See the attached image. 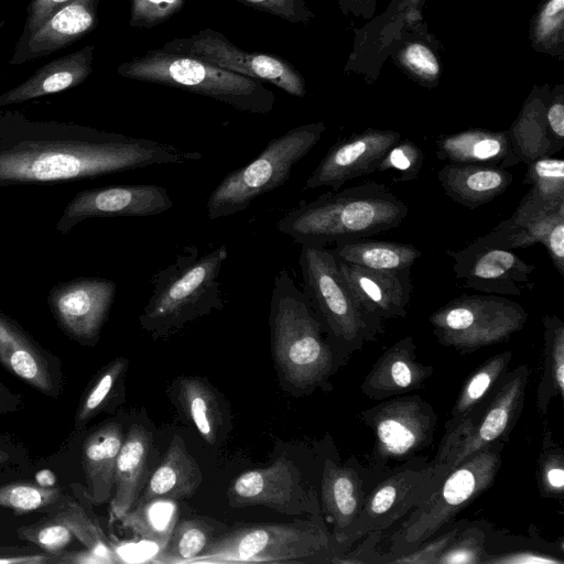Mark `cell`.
Returning a JSON list of instances; mask_svg holds the SVG:
<instances>
[{"label": "cell", "instance_id": "ffe728a7", "mask_svg": "<svg viewBox=\"0 0 564 564\" xmlns=\"http://www.w3.org/2000/svg\"><path fill=\"white\" fill-rule=\"evenodd\" d=\"M399 140L398 132L368 129L336 142L307 177L304 189L328 186L338 191L350 180L377 172L384 154Z\"/></svg>", "mask_w": 564, "mask_h": 564}, {"label": "cell", "instance_id": "680465c9", "mask_svg": "<svg viewBox=\"0 0 564 564\" xmlns=\"http://www.w3.org/2000/svg\"><path fill=\"white\" fill-rule=\"evenodd\" d=\"M44 476L36 475L37 484L44 487H52L55 484L54 475L50 470H42Z\"/></svg>", "mask_w": 564, "mask_h": 564}, {"label": "cell", "instance_id": "f6af8a7d", "mask_svg": "<svg viewBox=\"0 0 564 564\" xmlns=\"http://www.w3.org/2000/svg\"><path fill=\"white\" fill-rule=\"evenodd\" d=\"M424 162V153L410 140L398 141L380 161L377 172L397 171L399 182H410L417 177Z\"/></svg>", "mask_w": 564, "mask_h": 564}, {"label": "cell", "instance_id": "f907efd6", "mask_svg": "<svg viewBox=\"0 0 564 564\" xmlns=\"http://www.w3.org/2000/svg\"><path fill=\"white\" fill-rule=\"evenodd\" d=\"M75 0H31L26 9V20L21 36L39 29L48 18Z\"/></svg>", "mask_w": 564, "mask_h": 564}, {"label": "cell", "instance_id": "60d3db41", "mask_svg": "<svg viewBox=\"0 0 564 564\" xmlns=\"http://www.w3.org/2000/svg\"><path fill=\"white\" fill-rule=\"evenodd\" d=\"M127 366L128 360L118 357L102 368L78 406L75 416L76 429L83 427L104 409L118 381L122 378Z\"/></svg>", "mask_w": 564, "mask_h": 564}, {"label": "cell", "instance_id": "7a4b0ae2", "mask_svg": "<svg viewBox=\"0 0 564 564\" xmlns=\"http://www.w3.org/2000/svg\"><path fill=\"white\" fill-rule=\"evenodd\" d=\"M408 210L384 185L367 182L302 200L278 221L276 228L297 243L325 247L395 228Z\"/></svg>", "mask_w": 564, "mask_h": 564}, {"label": "cell", "instance_id": "c3c4849f", "mask_svg": "<svg viewBox=\"0 0 564 564\" xmlns=\"http://www.w3.org/2000/svg\"><path fill=\"white\" fill-rule=\"evenodd\" d=\"M184 0H131L130 25L151 28L181 10Z\"/></svg>", "mask_w": 564, "mask_h": 564}, {"label": "cell", "instance_id": "ab89813d", "mask_svg": "<svg viewBox=\"0 0 564 564\" xmlns=\"http://www.w3.org/2000/svg\"><path fill=\"white\" fill-rule=\"evenodd\" d=\"M73 532L86 550L98 555L105 563L117 562L107 536L99 524L73 500L65 501L54 512Z\"/></svg>", "mask_w": 564, "mask_h": 564}, {"label": "cell", "instance_id": "52a82bcc", "mask_svg": "<svg viewBox=\"0 0 564 564\" xmlns=\"http://www.w3.org/2000/svg\"><path fill=\"white\" fill-rule=\"evenodd\" d=\"M299 264L304 294L328 336L346 356L383 332V319L361 304L330 249L302 245Z\"/></svg>", "mask_w": 564, "mask_h": 564}, {"label": "cell", "instance_id": "94428289", "mask_svg": "<svg viewBox=\"0 0 564 564\" xmlns=\"http://www.w3.org/2000/svg\"><path fill=\"white\" fill-rule=\"evenodd\" d=\"M1 29H2V24L0 23V32H1Z\"/></svg>", "mask_w": 564, "mask_h": 564}, {"label": "cell", "instance_id": "f1b7e54d", "mask_svg": "<svg viewBox=\"0 0 564 564\" xmlns=\"http://www.w3.org/2000/svg\"><path fill=\"white\" fill-rule=\"evenodd\" d=\"M437 177L444 193L469 209L491 202L513 182L506 169L475 164L448 163L437 172Z\"/></svg>", "mask_w": 564, "mask_h": 564}, {"label": "cell", "instance_id": "4fadbf2b", "mask_svg": "<svg viewBox=\"0 0 564 564\" xmlns=\"http://www.w3.org/2000/svg\"><path fill=\"white\" fill-rule=\"evenodd\" d=\"M442 477L433 462L421 456L389 469L368 492L346 538L345 553L352 543L370 532L384 534L417 507L436 488Z\"/></svg>", "mask_w": 564, "mask_h": 564}, {"label": "cell", "instance_id": "8d00e7d4", "mask_svg": "<svg viewBox=\"0 0 564 564\" xmlns=\"http://www.w3.org/2000/svg\"><path fill=\"white\" fill-rule=\"evenodd\" d=\"M171 500H154L133 506L120 521L139 538L161 550L176 523V506Z\"/></svg>", "mask_w": 564, "mask_h": 564}, {"label": "cell", "instance_id": "e575fe53", "mask_svg": "<svg viewBox=\"0 0 564 564\" xmlns=\"http://www.w3.org/2000/svg\"><path fill=\"white\" fill-rule=\"evenodd\" d=\"M512 352L507 350L488 358L464 382L449 412L444 430L451 429L478 405L507 373Z\"/></svg>", "mask_w": 564, "mask_h": 564}, {"label": "cell", "instance_id": "277c9868", "mask_svg": "<svg viewBox=\"0 0 564 564\" xmlns=\"http://www.w3.org/2000/svg\"><path fill=\"white\" fill-rule=\"evenodd\" d=\"M227 258L226 245L203 256L196 245L183 247L171 264L152 275V293L139 316L142 328L153 337H164L221 310L219 274Z\"/></svg>", "mask_w": 564, "mask_h": 564}, {"label": "cell", "instance_id": "ee69618b", "mask_svg": "<svg viewBox=\"0 0 564 564\" xmlns=\"http://www.w3.org/2000/svg\"><path fill=\"white\" fill-rule=\"evenodd\" d=\"M17 532L22 540L32 542L51 555L62 552L75 539L69 528L55 513L34 524L21 527Z\"/></svg>", "mask_w": 564, "mask_h": 564}, {"label": "cell", "instance_id": "30bf717a", "mask_svg": "<svg viewBox=\"0 0 564 564\" xmlns=\"http://www.w3.org/2000/svg\"><path fill=\"white\" fill-rule=\"evenodd\" d=\"M529 375L525 365L508 370L478 405L445 430L432 459L441 475L491 443H507L523 409Z\"/></svg>", "mask_w": 564, "mask_h": 564}, {"label": "cell", "instance_id": "681fc988", "mask_svg": "<svg viewBox=\"0 0 564 564\" xmlns=\"http://www.w3.org/2000/svg\"><path fill=\"white\" fill-rule=\"evenodd\" d=\"M382 533L378 531L366 534L362 543L355 550H348L340 556L335 557L332 563L336 564H366L380 563L384 564V554L377 550V545L382 539Z\"/></svg>", "mask_w": 564, "mask_h": 564}, {"label": "cell", "instance_id": "4316f807", "mask_svg": "<svg viewBox=\"0 0 564 564\" xmlns=\"http://www.w3.org/2000/svg\"><path fill=\"white\" fill-rule=\"evenodd\" d=\"M436 155L453 164H475L507 169L520 163L508 131L470 129L441 137Z\"/></svg>", "mask_w": 564, "mask_h": 564}, {"label": "cell", "instance_id": "9a60e30c", "mask_svg": "<svg viewBox=\"0 0 564 564\" xmlns=\"http://www.w3.org/2000/svg\"><path fill=\"white\" fill-rule=\"evenodd\" d=\"M162 50L188 55L258 80H267L296 97L305 95L302 77L288 62L267 54L241 51L224 35L208 29L188 39L174 40Z\"/></svg>", "mask_w": 564, "mask_h": 564}, {"label": "cell", "instance_id": "d590c367", "mask_svg": "<svg viewBox=\"0 0 564 564\" xmlns=\"http://www.w3.org/2000/svg\"><path fill=\"white\" fill-rule=\"evenodd\" d=\"M178 399L200 436L215 444L221 426V412L216 395L200 378L186 377L178 381Z\"/></svg>", "mask_w": 564, "mask_h": 564}, {"label": "cell", "instance_id": "d6986e66", "mask_svg": "<svg viewBox=\"0 0 564 564\" xmlns=\"http://www.w3.org/2000/svg\"><path fill=\"white\" fill-rule=\"evenodd\" d=\"M454 259L453 270L463 288L486 294L519 296L531 290L534 265L509 249L478 246L474 242L458 251L446 250Z\"/></svg>", "mask_w": 564, "mask_h": 564}, {"label": "cell", "instance_id": "f35d334b", "mask_svg": "<svg viewBox=\"0 0 564 564\" xmlns=\"http://www.w3.org/2000/svg\"><path fill=\"white\" fill-rule=\"evenodd\" d=\"M492 529L486 521L467 522L449 542L436 564H484Z\"/></svg>", "mask_w": 564, "mask_h": 564}, {"label": "cell", "instance_id": "91938a15", "mask_svg": "<svg viewBox=\"0 0 564 564\" xmlns=\"http://www.w3.org/2000/svg\"><path fill=\"white\" fill-rule=\"evenodd\" d=\"M8 459L9 454L4 449L0 448V465L7 462Z\"/></svg>", "mask_w": 564, "mask_h": 564}, {"label": "cell", "instance_id": "7dc6e473", "mask_svg": "<svg viewBox=\"0 0 564 564\" xmlns=\"http://www.w3.org/2000/svg\"><path fill=\"white\" fill-rule=\"evenodd\" d=\"M467 522L463 519L449 523L438 536H432L412 551L394 557L390 564H436L442 552Z\"/></svg>", "mask_w": 564, "mask_h": 564}, {"label": "cell", "instance_id": "83f0119b", "mask_svg": "<svg viewBox=\"0 0 564 564\" xmlns=\"http://www.w3.org/2000/svg\"><path fill=\"white\" fill-rule=\"evenodd\" d=\"M202 480L198 464L187 452L184 440L175 435L161 464L148 478L134 506L154 500L187 499L194 495Z\"/></svg>", "mask_w": 564, "mask_h": 564}, {"label": "cell", "instance_id": "816d5d0a", "mask_svg": "<svg viewBox=\"0 0 564 564\" xmlns=\"http://www.w3.org/2000/svg\"><path fill=\"white\" fill-rule=\"evenodd\" d=\"M248 6L271 13L290 22L303 20L302 0H239Z\"/></svg>", "mask_w": 564, "mask_h": 564}, {"label": "cell", "instance_id": "b9f144b4", "mask_svg": "<svg viewBox=\"0 0 564 564\" xmlns=\"http://www.w3.org/2000/svg\"><path fill=\"white\" fill-rule=\"evenodd\" d=\"M62 490L56 487H44L33 482H9L0 486V507L9 508L15 513H28L47 509L56 505Z\"/></svg>", "mask_w": 564, "mask_h": 564}, {"label": "cell", "instance_id": "603a6c76", "mask_svg": "<svg viewBox=\"0 0 564 564\" xmlns=\"http://www.w3.org/2000/svg\"><path fill=\"white\" fill-rule=\"evenodd\" d=\"M433 367L422 364L412 336L395 341L378 358L361 382L360 390L371 400H384L420 389L433 375Z\"/></svg>", "mask_w": 564, "mask_h": 564}, {"label": "cell", "instance_id": "7bdbcfd3", "mask_svg": "<svg viewBox=\"0 0 564 564\" xmlns=\"http://www.w3.org/2000/svg\"><path fill=\"white\" fill-rule=\"evenodd\" d=\"M538 488L542 497L563 499L564 495V449L544 433L536 465Z\"/></svg>", "mask_w": 564, "mask_h": 564}, {"label": "cell", "instance_id": "6f0895ef", "mask_svg": "<svg viewBox=\"0 0 564 564\" xmlns=\"http://www.w3.org/2000/svg\"><path fill=\"white\" fill-rule=\"evenodd\" d=\"M563 9L564 0L549 1L541 14L539 23V32L541 35H545L557 28V25L562 22Z\"/></svg>", "mask_w": 564, "mask_h": 564}, {"label": "cell", "instance_id": "74e56055", "mask_svg": "<svg viewBox=\"0 0 564 564\" xmlns=\"http://www.w3.org/2000/svg\"><path fill=\"white\" fill-rule=\"evenodd\" d=\"M213 527L199 519H185L173 527L166 544L151 560L155 563H189L213 539Z\"/></svg>", "mask_w": 564, "mask_h": 564}, {"label": "cell", "instance_id": "ac0fdd59", "mask_svg": "<svg viewBox=\"0 0 564 564\" xmlns=\"http://www.w3.org/2000/svg\"><path fill=\"white\" fill-rule=\"evenodd\" d=\"M386 473L371 465L364 466L355 457L345 463L325 458L321 480V511L333 527L332 535L340 555L345 553L346 538L368 492Z\"/></svg>", "mask_w": 564, "mask_h": 564}, {"label": "cell", "instance_id": "4dcf8cb0", "mask_svg": "<svg viewBox=\"0 0 564 564\" xmlns=\"http://www.w3.org/2000/svg\"><path fill=\"white\" fill-rule=\"evenodd\" d=\"M330 250L339 261L384 272L411 270L422 256L413 245L368 237L338 243Z\"/></svg>", "mask_w": 564, "mask_h": 564}, {"label": "cell", "instance_id": "9f6ffc18", "mask_svg": "<svg viewBox=\"0 0 564 564\" xmlns=\"http://www.w3.org/2000/svg\"><path fill=\"white\" fill-rule=\"evenodd\" d=\"M46 562H51V558L46 552H32L24 549H0V564H40Z\"/></svg>", "mask_w": 564, "mask_h": 564}, {"label": "cell", "instance_id": "d6a6232c", "mask_svg": "<svg viewBox=\"0 0 564 564\" xmlns=\"http://www.w3.org/2000/svg\"><path fill=\"white\" fill-rule=\"evenodd\" d=\"M543 327V359L536 406L544 415L552 399L564 398V323L556 315H545Z\"/></svg>", "mask_w": 564, "mask_h": 564}, {"label": "cell", "instance_id": "e0dca14e", "mask_svg": "<svg viewBox=\"0 0 564 564\" xmlns=\"http://www.w3.org/2000/svg\"><path fill=\"white\" fill-rule=\"evenodd\" d=\"M172 207L166 188L154 184L89 188L78 192L66 205L55 230L67 234L87 218L155 216Z\"/></svg>", "mask_w": 564, "mask_h": 564}, {"label": "cell", "instance_id": "bcb514c9", "mask_svg": "<svg viewBox=\"0 0 564 564\" xmlns=\"http://www.w3.org/2000/svg\"><path fill=\"white\" fill-rule=\"evenodd\" d=\"M563 544L538 549L527 546L525 543L521 547L514 544L512 549L505 547L492 551L484 564H563Z\"/></svg>", "mask_w": 564, "mask_h": 564}, {"label": "cell", "instance_id": "f5cc1de1", "mask_svg": "<svg viewBox=\"0 0 564 564\" xmlns=\"http://www.w3.org/2000/svg\"><path fill=\"white\" fill-rule=\"evenodd\" d=\"M404 57L406 63L416 72L433 77L438 70V63L434 54L424 45L414 43L406 47Z\"/></svg>", "mask_w": 564, "mask_h": 564}, {"label": "cell", "instance_id": "1f68e13d", "mask_svg": "<svg viewBox=\"0 0 564 564\" xmlns=\"http://www.w3.org/2000/svg\"><path fill=\"white\" fill-rule=\"evenodd\" d=\"M564 218V207L530 216L511 215L490 232L473 242L478 246L502 249L527 248L543 243L551 228Z\"/></svg>", "mask_w": 564, "mask_h": 564}, {"label": "cell", "instance_id": "f546056e", "mask_svg": "<svg viewBox=\"0 0 564 564\" xmlns=\"http://www.w3.org/2000/svg\"><path fill=\"white\" fill-rule=\"evenodd\" d=\"M123 437L119 423L107 422L84 441L83 467L87 482V497L95 505H102L111 498L116 460Z\"/></svg>", "mask_w": 564, "mask_h": 564}, {"label": "cell", "instance_id": "d4e9b609", "mask_svg": "<svg viewBox=\"0 0 564 564\" xmlns=\"http://www.w3.org/2000/svg\"><path fill=\"white\" fill-rule=\"evenodd\" d=\"M94 46L83 48L43 65L20 85L0 95V107L21 104L74 88L93 70Z\"/></svg>", "mask_w": 564, "mask_h": 564}, {"label": "cell", "instance_id": "7c38bea8", "mask_svg": "<svg viewBox=\"0 0 564 564\" xmlns=\"http://www.w3.org/2000/svg\"><path fill=\"white\" fill-rule=\"evenodd\" d=\"M360 421L375 436L370 465L388 471L391 463H404L434 440L437 414L420 395H397L360 412Z\"/></svg>", "mask_w": 564, "mask_h": 564}, {"label": "cell", "instance_id": "9c48e42d", "mask_svg": "<svg viewBox=\"0 0 564 564\" xmlns=\"http://www.w3.org/2000/svg\"><path fill=\"white\" fill-rule=\"evenodd\" d=\"M324 131V123H308L269 141L254 160L229 172L214 188L207 202V218L214 220L242 212L259 196L282 186L292 167Z\"/></svg>", "mask_w": 564, "mask_h": 564}, {"label": "cell", "instance_id": "db71d44e", "mask_svg": "<svg viewBox=\"0 0 564 564\" xmlns=\"http://www.w3.org/2000/svg\"><path fill=\"white\" fill-rule=\"evenodd\" d=\"M542 245L546 248L557 272L564 276V218L551 228Z\"/></svg>", "mask_w": 564, "mask_h": 564}, {"label": "cell", "instance_id": "5b68a950", "mask_svg": "<svg viewBox=\"0 0 564 564\" xmlns=\"http://www.w3.org/2000/svg\"><path fill=\"white\" fill-rule=\"evenodd\" d=\"M505 444L503 441L491 443L449 469L436 488L392 532L383 552L384 564L435 536L487 491L500 469Z\"/></svg>", "mask_w": 564, "mask_h": 564}, {"label": "cell", "instance_id": "44dd1931", "mask_svg": "<svg viewBox=\"0 0 564 564\" xmlns=\"http://www.w3.org/2000/svg\"><path fill=\"white\" fill-rule=\"evenodd\" d=\"M0 364L40 392H61L59 360L43 349L22 326L0 311Z\"/></svg>", "mask_w": 564, "mask_h": 564}, {"label": "cell", "instance_id": "6da1fadb", "mask_svg": "<svg viewBox=\"0 0 564 564\" xmlns=\"http://www.w3.org/2000/svg\"><path fill=\"white\" fill-rule=\"evenodd\" d=\"M202 158L197 151L86 127L0 121V185L73 182Z\"/></svg>", "mask_w": 564, "mask_h": 564}, {"label": "cell", "instance_id": "3957f363", "mask_svg": "<svg viewBox=\"0 0 564 564\" xmlns=\"http://www.w3.org/2000/svg\"><path fill=\"white\" fill-rule=\"evenodd\" d=\"M270 328L273 357L284 379L300 390L326 387L338 365L336 349L341 350L324 336V326L286 268L274 278Z\"/></svg>", "mask_w": 564, "mask_h": 564}, {"label": "cell", "instance_id": "484cf974", "mask_svg": "<svg viewBox=\"0 0 564 564\" xmlns=\"http://www.w3.org/2000/svg\"><path fill=\"white\" fill-rule=\"evenodd\" d=\"M151 434L139 424L130 426L123 437L115 467L110 514L120 520L141 495L148 478Z\"/></svg>", "mask_w": 564, "mask_h": 564}, {"label": "cell", "instance_id": "ba28073f", "mask_svg": "<svg viewBox=\"0 0 564 564\" xmlns=\"http://www.w3.org/2000/svg\"><path fill=\"white\" fill-rule=\"evenodd\" d=\"M117 70L130 79L187 89L252 113H268L275 101L258 79L163 50L124 62Z\"/></svg>", "mask_w": 564, "mask_h": 564}, {"label": "cell", "instance_id": "cb8c5ba5", "mask_svg": "<svg viewBox=\"0 0 564 564\" xmlns=\"http://www.w3.org/2000/svg\"><path fill=\"white\" fill-rule=\"evenodd\" d=\"M361 304L381 319L405 317L412 292L410 270L384 272L337 260Z\"/></svg>", "mask_w": 564, "mask_h": 564}, {"label": "cell", "instance_id": "8992f818", "mask_svg": "<svg viewBox=\"0 0 564 564\" xmlns=\"http://www.w3.org/2000/svg\"><path fill=\"white\" fill-rule=\"evenodd\" d=\"M340 552L322 517L248 524L212 539L189 563H332Z\"/></svg>", "mask_w": 564, "mask_h": 564}, {"label": "cell", "instance_id": "11a10c76", "mask_svg": "<svg viewBox=\"0 0 564 564\" xmlns=\"http://www.w3.org/2000/svg\"><path fill=\"white\" fill-rule=\"evenodd\" d=\"M546 126L555 152L564 145V105L562 101L553 102L545 113Z\"/></svg>", "mask_w": 564, "mask_h": 564}, {"label": "cell", "instance_id": "2e32d148", "mask_svg": "<svg viewBox=\"0 0 564 564\" xmlns=\"http://www.w3.org/2000/svg\"><path fill=\"white\" fill-rule=\"evenodd\" d=\"M117 285L113 281L86 276L55 284L47 303L59 328L82 345H95L100 336Z\"/></svg>", "mask_w": 564, "mask_h": 564}, {"label": "cell", "instance_id": "836d02e7", "mask_svg": "<svg viewBox=\"0 0 564 564\" xmlns=\"http://www.w3.org/2000/svg\"><path fill=\"white\" fill-rule=\"evenodd\" d=\"M524 184L531 188L521 199L538 210L557 209L564 206V161L545 155L528 164Z\"/></svg>", "mask_w": 564, "mask_h": 564}, {"label": "cell", "instance_id": "7402d4cb", "mask_svg": "<svg viewBox=\"0 0 564 564\" xmlns=\"http://www.w3.org/2000/svg\"><path fill=\"white\" fill-rule=\"evenodd\" d=\"M98 2L75 0L55 12L32 33L20 36L10 64L20 65L48 56L85 36L96 28Z\"/></svg>", "mask_w": 564, "mask_h": 564}, {"label": "cell", "instance_id": "8fae6325", "mask_svg": "<svg viewBox=\"0 0 564 564\" xmlns=\"http://www.w3.org/2000/svg\"><path fill=\"white\" fill-rule=\"evenodd\" d=\"M527 319L518 302L495 294H464L436 310L429 321L441 345L469 354L506 341Z\"/></svg>", "mask_w": 564, "mask_h": 564}, {"label": "cell", "instance_id": "5bb4252c", "mask_svg": "<svg viewBox=\"0 0 564 564\" xmlns=\"http://www.w3.org/2000/svg\"><path fill=\"white\" fill-rule=\"evenodd\" d=\"M231 507L265 506L288 514L321 516V502L315 489L308 485L299 468L286 457L272 465L248 470L229 486Z\"/></svg>", "mask_w": 564, "mask_h": 564}]
</instances>
